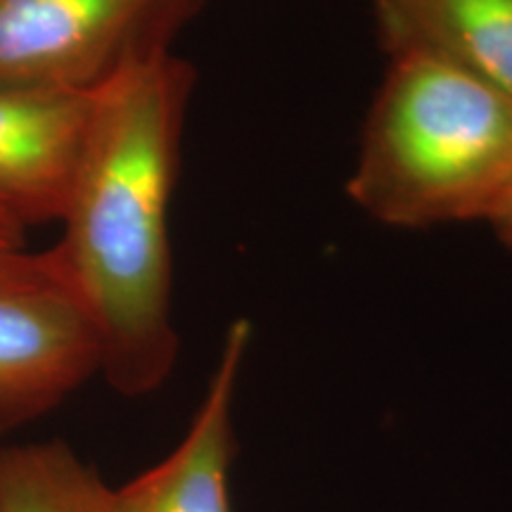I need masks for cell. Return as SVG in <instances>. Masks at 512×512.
<instances>
[{"instance_id":"obj_1","label":"cell","mask_w":512,"mask_h":512,"mask_svg":"<svg viewBox=\"0 0 512 512\" xmlns=\"http://www.w3.org/2000/svg\"><path fill=\"white\" fill-rule=\"evenodd\" d=\"M195 72L169 46L131 57L98 86L60 249L121 396L157 392L178 358L169 207Z\"/></svg>"},{"instance_id":"obj_2","label":"cell","mask_w":512,"mask_h":512,"mask_svg":"<svg viewBox=\"0 0 512 512\" xmlns=\"http://www.w3.org/2000/svg\"><path fill=\"white\" fill-rule=\"evenodd\" d=\"M347 192L384 226L494 223L512 200V102L434 57L392 55Z\"/></svg>"},{"instance_id":"obj_3","label":"cell","mask_w":512,"mask_h":512,"mask_svg":"<svg viewBox=\"0 0 512 512\" xmlns=\"http://www.w3.org/2000/svg\"><path fill=\"white\" fill-rule=\"evenodd\" d=\"M204 0H0V86L95 91Z\"/></svg>"},{"instance_id":"obj_4","label":"cell","mask_w":512,"mask_h":512,"mask_svg":"<svg viewBox=\"0 0 512 512\" xmlns=\"http://www.w3.org/2000/svg\"><path fill=\"white\" fill-rule=\"evenodd\" d=\"M100 373L98 332L60 249L0 259V437Z\"/></svg>"},{"instance_id":"obj_5","label":"cell","mask_w":512,"mask_h":512,"mask_svg":"<svg viewBox=\"0 0 512 512\" xmlns=\"http://www.w3.org/2000/svg\"><path fill=\"white\" fill-rule=\"evenodd\" d=\"M95 91L0 86V219L62 221L95 112Z\"/></svg>"},{"instance_id":"obj_6","label":"cell","mask_w":512,"mask_h":512,"mask_svg":"<svg viewBox=\"0 0 512 512\" xmlns=\"http://www.w3.org/2000/svg\"><path fill=\"white\" fill-rule=\"evenodd\" d=\"M249 342V320L230 323L188 432L169 456L114 489L112 512H233L230 467L235 456V396Z\"/></svg>"},{"instance_id":"obj_7","label":"cell","mask_w":512,"mask_h":512,"mask_svg":"<svg viewBox=\"0 0 512 512\" xmlns=\"http://www.w3.org/2000/svg\"><path fill=\"white\" fill-rule=\"evenodd\" d=\"M384 53L427 55L512 102V0H370Z\"/></svg>"},{"instance_id":"obj_8","label":"cell","mask_w":512,"mask_h":512,"mask_svg":"<svg viewBox=\"0 0 512 512\" xmlns=\"http://www.w3.org/2000/svg\"><path fill=\"white\" fill-rule=\"evenodd\" d=\"M112 496L67 441L0 448V512H112Z\"/></svg>"},{"instance_id":"obj_9","label":"cell","mask_w":512,"mask_h":512,"mask_svg":"<svg viewBox=\"0 0 512 512\" xmlns=\"http://www.w3.org/2000/svg\"><path fill=\"white\" fill-rule=\"evenodd\" d=\"M24 230L17 223L8 219H0V259H8V256L24 252Z\"/></svg>"},{"instance_id":"obj_10","label":"cell","mask_w":512,"mask_h":512,"mask_svg":"<svg viewBox=\"0 0 512 512\" xmlns=\"http://www.w3.org/2000/svg\"><path fill=\"white\" fill-rule=\"evenodd\" d=\"M491 226H494L498 240L512 249V200L508 202V207L501 211V216L491 223Z\"/></svg>"}]
</instances>
